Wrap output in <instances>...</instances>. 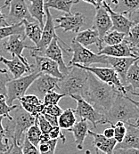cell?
I'll list each match as a JSON object with an SVG mask.
<instances>
[{"mask_svg":"<svg viewBox=\"0 0 139 154\" xmlns=\"http://www.w3.org/2000/svg\"><path fill=\"white\" fill-rule=\"evenodd\" d=\"M118 93L119 92L113 87L102 82L88 71V92L85 100L98 112L105 115L111 109Z\"/></svg>","mask_w":139,"mask_h":154,"instance_id":"6da1fadb","label":"cell"},{"mask_svg":"<svg viewBox=\"0 0 139 154\" xmlns=\"http://www.w3.org/2000/svg\"><path fill=\"white\" fill-rule=\"evenodd\" d=\"M10 119L4 118L3 126L10 139L22 145L27 130L36 123V117L27 112L18 104L10 112Z\"/></svg>","mask_w":139,"mask_h":154,"instance_id":"7a4b0ae2","label":"cell"},{"mask_svg":"<svg viewBox=\"0 0 139 154\" xmlns=\"http://www.w3.org/2000/svg\"><path fill=\"white\" fill-rule=\"evenodd\" d=\"M88 71L79 67L70 66L69 73L58 82V93L65 95H79L85 99L88 92Z\"/></svg>","mask_w":139,"mask_h":154,"instance_id":"3957f363","label":"cell"},{"mask_svg":"<svg viewBox=\"0 0 139 154\" xmlns=\"http://www.w3.org/2000/svg\"><path fill=\"white\" fill-rule=\"evenodd\" d=\"M104 116V124H115L118 121L127 122L130 119H137L139 110L126 96L121 93H118L113 103Z\"/></svg>","mask_w":139,"mask_h":154,"instance_id":"277c9868","label":"cell"},{"mask_svg":"<svg viewBox=\"0 0 139 154\" xmlns=\"http://www.w3.org/2000/svg\"><path fill=\"white\" fill-rule=\"evenodd\" d=\"M69 53H72V55L68 66H71L75 63L84 66H92L94 63L108 64L105 55L94 54L88 47L78 43L74 38H72L70 45L68 54Z\"/></svg>","mask_w":139,"mask_h":154,"instance_id":"5b68a950","label":"cell"},{"mask_svg":"<svg viewBox=\"0 0 139 154\" xmlns=\"http://www.w3.org/2000/svg\"><path fill=\"white\" fill-rule=\"evenodd\" d=\"M41 74V72L38 70H34L31 73H29L26 76H23L18 79H11L7 85V94H6V103L8 105H14V102L15 100L20 99L24 94H26L27 91L33 83V81Z\"/></svg>","mask_w":139,"mask_h":154,"instance_id":"8992f818","label":"cell"},{"mask_svg":"<svg viewBox=\"0 0 139 154\" xmlns=\"http://www.w3.org/2000/svg\"><path fill=\"white\" fill-rule=\"evenodd\" d=\"M71 66H77L91 72L99 80L104 82L115 88L116 90L123 94H128L126 88L122 85L118 74L111 67H96V66H84L80 64H72Z\"/></svg>","mask_w":139,"mask_h":154,"instance_id":"52a82bcc","label":"cell"},{"mask_svg":"<svg viewBox=\"0 0 139 154\" xmlns=\"http://www.w3.org/2000/svg\"><path fill=\"white\" fill-rule=\"evenodd\" d=\"M6 6H8V14L5 16V19L9 25L17 24L23 21H35L29 12L26 0H6L1 8L3 9Z\"/></svg>","mask_w":139,"mask_h":154,"instance_id":"ba28073f","label":"cell"},{"mask_svg":"<svg viewBox=\"0 0 139 154\" xmlns=\"http://www.w3.org/2000/svg\"><path fill=\"white\" fill-rule=\"evenodd\" d=\"M70 97L75 100V102L77 103V107L74 111L75 114H77L80 118V119H85L91 122L94 128H96L98 124H104L103 114L98 112L83 97L79 95H70Z\"/></svg>","mask_w":139,"mask_h":154,"instance_id":"9c48e42d","label":"cell"},{"mask_svg":"<svg viewBox=\"0 0 139 154\" xmlns=\"http://www.w3.org/2000/svg\"><path fill=\"white\" fill-rule=\"evenodd\" d=\"M45 14H46V22L43 26L42 30V36L39 43L35 46H29L30 54H39L41 55L44 50L46 48V46L50 44L52 39L55 37H57L55 32V25L54 21L53 19V16L50 13V10L48 7L45 6Z\"/></svg>","mask_w":139,"mask_h":154,"instance_id":"30bf717a","label":"cell"},{"mask_svg":"<svg viewBox=\"0 0 139 154\" xmlns=\"http://www.w3.org/2000/svg\"><path fill=\"white\" fill-rule=\"evenodd\" d=\"M58 41H60L63 45H66V44L57 36L55 38H54L52 39V41L50 42V44L46 46V48L44 50V52L42 53L41 55L46 56L50 59H52L53 61H54L58 65L60 71L63 73V76L67 75L69 73L70 66H67L63 61V48L61 47V45H59Z\"/></svg>","mask_w":139,"mask_h":154,"instance_id":"8fae6325","label":"cell"},{"mask_svg":"<svg viewBox=\"0 0 139 154\" xmlns=\"http://www.w3.org/2000/svg\"><path fill=\"white\" fill-rule=\"evenodd\" d=\"M60 79L52 77L47 74L41 73L31 84L29 90L32 94L37 95L39 99H43L44 95L50 91H54L57 88Z\"/></svg>","mask_w":139,"mask_h":154,"instance_id":"7c38bea8","label":"cell"},{"mask_svg":"<svg viewBox=\"0 0 139 154\" xmlns=\"http://www.w3.org/2000/svg\"><path fill=\"white\" fill-rule=\"evenodd\" d=\"M55 22L58 24L55 26L56 29H63L64 32L72 31L78 33L79 29L85 25L86 16L82 13H75V14H66L63 16L57 17Z\"/></svg>","mask_w":139,"mask_h":154,"instance_id":"4fadbf2b","label":"cell"},{"mask_svg":"<svg viewBox=\"0 0 139 154\" xmlns=\"http://www.w3.org/2000/svg\"><path fill=\"white\" fill-rule=\"evenodd\" d=\"M25 37H23L22 35H13L10 36L9 38H7V39L5 41L3 42L2 46L4 51L8 52L9 54H11L12 57L14 56H17L19 59H21L24 63L29 64L28 60L23 56V52L25 48L29 49V45H26L24 43L25 40Z\"/></svg>","mask_w":139,"mask_h":154,"instance_id":"5bb4252c","label":"cell"},{"mask_svg":"<svg viewBox=\"0 0 139 154\" xmlns=\"http://www.w3.org/2000/svg\"><path fill=\"white\" fill-rule=\"evenodd\" d=\"M106 56V55H105ZM107 63L110 64L112 68L116 71L118 74L122 85L127 88V82H126V76L127 72L130 66L139 59V57H112V56H106Z\"/></svg>","mask_w":139,"mask_h":154,"instance_id":"9a60e30c","label":"cell"},{"mask_svg":"<svg viewBox=\"0 0 139 154\" xmlns=\"http://www.w3.org/2000/svg\"><path fill=\"white\" fill-rule=\"evenodd\" d=\"M93 28L97 30L102 43L104 35L113 29V22L111 20V17L103 5H100L95 8V14L93 22Z\"/></svg>","mask_w":139,"mask_h":154,"instance_id":"2e32d148","label":"cell"},{"mask_svg":"<svg viewBox=\"0 0 139 154\" xmlns=\"http://www.w3.org/2000/svg\"><path fill=\"white\" fill-rule=\"evenodd\" d=\"M33 58H35V69L43 73L47 74L52 77L57 78V79H63V75L60 71L59 65L53 61L52 59L44 56V55H39V54H33L31 55Z\"/></svg>","mask_w":139,"mask_h":154,"instance_id":"e0dca14e","label":"cell"},{"mask_svg":"<svg viewBox=\"0 0 139 154\" xmlns=\"http://www.w3.org/2000/svg\"><path fill=\"white\" fill-rule=\"evenodd\" d=\"M103 6L108 12V14H109V15L111 17V20H112V22H113V29L128 35L131 26L133 25L132 22H130V20L128 18V16L121 14V13L115 12L110 6V5H108L106 3V1L103 2Z\"/></svg>","mask_w":139,"mask_h":154,"instance_id":"ac0fdd59","label":"cell"},{"mask_svg":"<svg viewBox=\"0 0 139 154\" xmlns=\"http://www.w3.org/2000/svg\"><path fill=\"white\" fill-rule=\"evenodd\" d=\"M127 125V132L123 141L117 143L114 151L127 150V149H138L139 150V128L129 121L125 122Z\"/></svg>","mask_w":139,"mask_h":154,"instance_id":"d6986e66","label":"cell"},{"mask_svg":"<svg viewBox=\"0 0 139 154\" xmlns=\"http://www.w3.org/2000/svg\"><path fill=\"white\" fill-rule=\"evenodd\" d=\"M0 63H4L7 67L8 70L13 75L14 79H18L23 77L26 73H31L33 72V69L35 65H29L24 63L21 59H19L17 56H14L11 60H8L3 56H0Z\"/></svg>","mask_w":139,"mask_h":154,"instance_id":"ffe728a7","label":"cell"},{"mask_svg":"<svg viewBox=\"0 0 139 154\" xmlns=\"http://www.w3.org/2000/svg\"><path fill=\"white\" fill-rule=\"evenodd\" d=\"M98 54L112 57H137L131 46L125 40L113 45H105L98 51Z\"/></svg>","mask_w":139,"mask_h":154,"instance_id":"44dd1931","label":"cell"},{"mask_svg":"<svg viewBox=\"0 0 139 154\" xmlns=\"http://www.w3.org/2000/svg\"><path fill=\"white\" fill-rule=\"evenodd\" d=\"M88 134L93 137V144L96 150L104 154H113L117 142L114 138H107L103 134L93 132L88 130Z\"/></svg>","mask_w":139,"mask_h":154,"instance_id":"7402d4cb","label":"cell"},{"mask_svg":"<svg viewBox=\"0 0 139 154\" xmlns=\"http://www.w3.org/2000/svg\"><path fill=\"white\" fill-rule=\"evenodd\" d=\"M74 39L85 47H88V45H91L93 44L97 45L99 50H101L103 47V43L99 38L97 30L94 28L85 29L80 32L79 31L76 37L74 38Z\"/></svg>","mask_w":139,"mask_h":154,"instance_id":"603a6c76","label":"cell"},{"mask_svg":"<svg viewBox=\"0 0 139 154\" xmlns=\"http://www.w3.org/2000/svg\"><path fill=\"white\" fill-rule=\"evenodd\" d=\"M88 130H89L88 124V121L85 119H80L79 121H77L72 128L68 129L69 132L73 134L75 144L79 151H81L83 149L84 142L88 134Z\"/></svg>","mask_w":139,"mask_h":154,"instance_id":"cb8c5ba5","label":"cell"},{"mask_svg":"<svg viewBox=\"0 0 139 154\" xmlns=\"http://www.w3.org/2000/svg\"><path fill=\"white\" fill-rule=\"evenodd\" d=\"M27 5L31 17L40 24L41 27L44 26L45 6L44 0H27Z\"/></svg>","mask_w":139,"mask_h":154,"instance_id":"d4e9b609","label":"cell"},{"mask_svg":"<svg viewBox=\"0 0 139 154\" xmlns=\"http://www.w3.org/2000/svg\"><path fill=\"white\" fill-rule=\"evenodd\" d=\"M23 26H24V35L26 38H29L35 45L39 43L42 36V30L43 27L40 26V24L38 22H28L23 21Z\"/></svg>","mask_w":139,"mask_h":154,"instance_id":"484cf974","label":"cell"},{"mask_svg":"<svg viewBox=\"0 0 139 154\" xmlns=\"http://www.w3.org/2000/svg\"><path fill=\"white\" fill-rule=\"evenodd\" d=\"M126 82L128 85V87L125 88L127 93L129 90L136 91L139 89V59L128 69L126 76Z\"/></svg>","mask_w":139,"mask_h":154,"instance_id":"4316f807","label":"cell"},{"mask_svg":"<svg viewBox=\"0 0 139 154\" xmlns=\"http://www.w3.org/2000/svg\"><path fill=\"white\" fill-rule=\"evenodd\" d=\"M79 0H46L44 3V6L56 9L65 14H71L70 9L73 5L78 4Z\"/></svg>","mask_w":139,"mask_h":154,"instance_id":"83f0119b","label":"cell"},{"mask_svg":"<svg viewBox=\"0 0 139 154\" xmlns=\"http://www.w3.org/2000/svg\"><path fill=\"white\" fill-rule=\"evenodd\" d=\"M77 119L75 111L70 108L63 110L62 114L58 117V127L61 129L68 130L75 125Z\"/></svg>","mask_w":139,"mask_h":154,"instance_id":"f1b7e54d","label":"cell"},{"mask_svg":"<svg viewBox=\"0 0 139 154\" xmlns=\"http://www.w3.org/2000/svg\"><path fill=\"white\" fill-rule=\"evenodd\" d=\"M13 35H22L23 37H25L23 22L17 24H12V25H6L4 27H1L0 28V43L3 39L7 38Z\"/></svg>","mask_w":139,"mask_h":154,"instance_id":"f546056e","label":"cell"},{"mask_svg":"<svg viewBox=\"0 0 139 154\" xmlns=\"http://www.w3.org/2000/svg\"><path fill=\"white\" fill-rule=\"evenodd\" d=\"M118 4L115 5V12L121 13L125 15L134 12L139 8V0H117Z\"/></svg>","mask_w":139,"mask_h":154,"instance_id":"4dcf8cb0","label":"cell"},{"mask_svg":"<svg viewBox=\"0 0 139 154\" xmlns=\"http://www.w3.org/2000/svg\"><path fill=\"white\" fill-rule=\"evenodd\" d=\"M126 36H127L126 34L122 32H119L114 29L112 31L110 30L103 38V45L106 44V45H113L119 44L124 40Z\"/></svg>","mask_w":139,"mask_h":154,"instance_id":"1f68e13d","label":"cell"},{"mask_svg":"<svg viewBox=\"0 0 139 154\" xmlns=\"http://www.w3.org/2000/svg\"><path fill=\"white\" fill-rule=\"evenodd\" d=\"M42 134L41 130L39 129L38 124H37V120H36V123L34 125H32L25 134V137L33 144L35 145L36 147L39 146V141H40V136Z\"/></svg>","mask_w":139,"mask_h":154,"instance_id":"d6a6232c","label":"cell"},{"mask_svg":"<svg viewBox=\"0 0 139 154\" xmlns=\"http://www.w3.org/2000/svg\"><path fill=\"white\" fill-rule=\"evenodd\" d=\"M3 119L4 117L0 116V152H7L10 149L12 140L3 126Z\"/></svg>","mask_w":139,"mask_h":154,"instance_id":"836d02e7","label":"cell"},{"mask_svg":"<svg viewBox=\"0 0 139 154\" xmlns=\"http://www.w3.org/2000/svg\"><path fill=\"white\" fill-rule=\"evenodd\" d=\"M124 40L130 46H136L139 45V23L133 24L131 26Z\"/></svg>","mask_w":139,"mask_h":154,"instance_id":"e575fe53","label":"cell"},{"mask_svg":"<svg viewBox=\"0 0 139 154\" xmlns=\"http://www.w3.org/2000/svg\"><path fill=\"white\" fill-rule=\"evenodd\" d=\"M66 95L63 94H60L58 92H56L55 90L54 91H50L48 93H46L44 95L42 102L44 106H47V105H55L58 104V103L60 102V100L63 97H65Z\"/></svg>","mask_w":139,"mask_h":154,"instance_id":"d590c367","label":"cell"},{"mask_svg":"<svg viewBox=\"0 0 139 154\" xmlns=\"http://www.w3.org/2000/svg\"><path fill=\"white\" fill-rule=\"evenodd\" d=\"M111 127L114 129V139L117 143H119L123 141L125 134L127 132V127L125 126V123L122 121H118L115 124H112Z\"/></svg>","mask_w":139,"mask_h":154,"instance_id":"8d00e7d4","label":"cell"},{"mask_svg":"<svg viewBox=\"0 0 139 154\" xmlns=\"http://www.w3.org/2000/svg\"><path fill=\"white\" fill-rule=\"evenodd\" d=\"M58 139H51L46 143L39 144V151L40 154H54L57 146Z\"/></svg>","mask_w":139,"mask_h":154,"instance_id":"74e56055","label":"cell"},{"mask_svg":"<svg viewBox=\"0 0 139 154\" xmlns=\"http://www.w3.org/2000/svg\"><path fill=\"white\" fill-rule=\"evenodd\" d=\"M16 106H17V104H14L12 106L8 105L6 103V96L0 95V116H3L4 118L10 119H11L10 112Z\"/></svg>","mask_w":139,"mask_h":154,"instance_id":"f35d334b","label":"cell"},{"mask_svg":"<svg viewBox=\"0 0 139 154\" xmlns=\"http://www.w3.org/2000/svg\"><path fill=\"white\" fill-rule=\"evenodd\" d=\"M10 80L11 79L7 73V70L0 69V95L6 96V94H7L6 85Z\"/></svg>","mask_w":139,"mask_h":154,"instance_id":"ab89813d","label":"cell"},{"mask_svg":"<svg viewBox=\"0 0 139 154\" xmlns=\"http://www.w3.org/2000/svg\"><path fill=\"white\" fill-rule=\"evenodd\" d=\"M36 120H37V124H38L39 129L41 130L42 134H48L51 131L53 126L46 120L43 114H39L36 118Z\"/></svg>","mask_w":139,"mask_h":154,"instance_id":"60d3db41","label":"cell"},{"mask_svg":"<svg viewBox=\"0 0 139 154\" xmlns=\"http://www.w3.org/2000/svg\"><path fill=\"white\" fill-rule=\"evenodd\" d=\"M20 102L23 103H26L29 104H32V105H36V106H42L43 102L41 99H39L37 95L32 94H24L23 96H22L20 99H18Z\"/></svg>","mask_w":139,"mask_h":154,"instance_id":"b9f144b4","label":"cell"},{"mask_svg":"<svg viewBox=\"0 0 139 154\" xmlns=\"http://www.w3.org/2000/svg\"><path fill=\"white\" fill-rule=\"evenodd\" d=\"M21 146H22L23 154H40L39 148L33 145L26 137H24V140Z\"/></svg>","mask_w":139,"mask_h":154,"instance_id":"7bdbcfd3","label":"cell"},{"mask_svg":"<svg viewBox=\"0 0 139 154\" xmlns=\"http://www.w3.org/2000/svg\"><path fill=\"white\" fill-rule=\"evenodd\" d=\"M63 110L58 105H47L44 107V110L42 111V114H48V115H52V116H55V117H59Z\"/></svg>","mask_w":139,"mask_h":154,"instance_id":"ee69618b","label":"cell"},{"mask_svg":"<svg viewBox=\"0 0 139 154\" xmlns=\"http://www.w3.org/2000/svg\"><path fill=\"white\" fill-rule=\"evenodd\" d=\"M62 129L58 127V126H55V127H53L51 131L48 133L49 136L51 139H61L63 143H66V138L65 136L63 134V133L61 131Z\"/></svg>","mask_w":139,"mask_h":154,"instance_id":"f6af8a7d","label":"cell"},{"mask_svg":"<svg viewBox=\"0 0 139 154\" xmlns=\"http://www.w3.org/2000/svg\"><path fill=\"white\" fill-rule=\"evenodd\" d=\"M9 154H23L22 146L19 145L14 140H12V143L9 149Z\"/></svg>","mask_w":139,"mask_h":154,"instance_id":"bcb514c9","label":"cell"},{"mask_svg":"<svg viewBox=\"0 0 139 154\" xmlns=\"http://www.w3.org/2000/svg\"><path fill=\"white\" fill-rule=\"evenodd\" d=\"M128 18L130 20V22H132L133 24H136V23H139V8L135 10L134 12L128 14Z\"/></svg>","mask_w":139,"mask_h":154,"instance_id":"7dc6e473","label":"cell"},{"mask_svg":"<svg viewBox=\"0 0 139 154\" xmlns=\"http://www.w3.org/2000/svg\"><path fill=\"white\" fill-rule=\"evenodd\" d=\"M44 117L46 118V119L53 126V127H55V126H58V117H55V116H52V115H48V114H43Z\"/></svg>","mask_w":139,"mask_h":154,"instance_id":"c3c4849f","label":"cell"},{"mask_svg":"<svg viewBox=\"0 0 139 154\" xmlns=\"http://www.w3.org/2000/svg\"><path fill=\"white\" fill-rule=\"evenodd\" d=\"M103 134L105 137L109 138V139L113 138V137H114V129H113L112 127H111V128H108L104 129V131H103Z\"/></svg>","mask_w":139,"mask_h":154,"instance_id":"681fc988","label":"cell"},{"mask_svg":"<svg viewBox=\"0 0 139 154\" xmlns=\"http://www.w3.org/2000/svg\"><path fill=\"white\" fill-rule=\"evenodd\" d=\"M83 1H84V2H86V3L91 4V5H93L96 8V7H98V6L102 5L103 2V1H105V0H83Z\"/></svg>","mask_w":139,"mask_h":154,"instance_id":"f907efd6","label":"cell"},{"mask_svg":"<svg viewBox=\"0 0 139 154\" xmlns=\"http://www.w3.org/2000/svg\"><path fill=\"white\" fill-rule=\"evenodd\" d=\"M125 96H126V97H127V98H128V100H129V101H130L134 105H136V106H137V108L139 110V101H135V100H133L132 98H130V97H129V95H128V94H125ZM135 125H136L137 127H139V118L137 119V122H136V124H135Z\"/></svg>","mask_w":139,"mask_h":154,"instance_id":"816d5d0a","label":"cell"},{"mask_svg":"<svg viewBox=\"0 0 139 154\" xmlns=\"http://www.w3.org/2000/svg\"><path fill=\"white\" fill-rule=\"evenodd\" d=\"M1 7H0V28L1 27H4V26H6V25H9L7 22H6V19H5V16L3 14L2 11H1Z\"/></svg>","mask_w":139,"mask_h":154,"instance_id":"f5cc1de1","label":"cell"},{"mask_svg":"<svg viewBox=\"0 0 139 154\" xmlns=\"http://www.w3.org/2000/svg\"><path fill=\"white\" fill-rule=\"evenodd\" d=\"M122 151L121 154H139L138 149H127V150H119Z\"/></svg>","mask_w":139,"mask_h":154,"instance_id":"db71d44e","label":"cell"},{"mask_svg":"<svg viewBox=\"0 0 139 154\" xmlns=\"http://www.w3.org/2000/svg\"><path fill=\"white\" fill-rule=\"evenodd\" d=\"M49 140H51V138H50V136H49L48 134H42L41 136H40L39 143H46V142H48Z\"/></svg>","mask_w":139,"mask_h":154,"instance_id":"11a10c76","label":"cell"},{"mask_svg":"<svg viewBox=\"0 0 139 154\" xmlns=\"http://www.w3.org/2000/svg\"><path fill=\"white\" fill-rule=\"evenodd\" d=\"M131 48H132L134 54H135L137 57H139V45H136V46H131Z\"/></svg>","mask_w":139,"mask_h":154,"instance_id":"9f6ffc18","label":"cell"},{"mask_svg":"<svg viewBox=\"0 0 139 154\" xmlns=\"http://www.w3.org/2000/svg\"><path fill=\"white\" fill-rule=\"evenodd\" d=\"M128 94H131L136 95V96H139V93H137V92H135V91H131V90H129V91L128 92Z\"/></svg>","mask_w":139,"mask_h":154,"instance_id":"6f0895ef","label":"cell"},{"mask_svg":"<svg viewBox=\"0 0 139 154\" xmlns=\"http://www.w3.org/2000/svg\"><path fill=\"white\" fill-rule=\"evenodd\" d=\"M85 154H91V152H90V151H88H88L86 152V153H85ZM95 154H99V151H98V150H96V152H95Z\"/></svg>","mask_w":139,"mask_h":154,"instance_id":"680465c9","label":"cell"},{"mask_svg":"<svg viewBox=\"0 0 139 154\" xmlns=\"http://www.w3.org/2000/svg\"><path fill=\"white\" fill-rule=\"evenodd\" d=\"M0 154H9V150L7 152H0Z\"/></svg>","mask_w":139,"mask_h":154,"instance_id":"91938a15","label":"cell"},{"mask_svg":"<svg viewBox=\"0 0 139 154\" xmlns=\"http://www.w3.org/2000/svg\"><path fill=\"white\" fill-rule=\"evenodd\" d=\"M111 1H112V2H113V4H114L115 5L118 4V1H117V0H111Z\"/></svg>","mask_w":139,"mask_h":154,"instance_id":"94428289","label":"cell"},{"mask_svg":"<svg viewBox=\"0 0 139 154\" xmlns=\"http://www.w3.org/2000/svg\"><path fill=\"white\" fill-rule=\"evenodd\" d=\"M0 56H1V55H0Z\"/></svg>","mask_w":139,"mask_h":154,"instance_id":"6125c7cd","label":"cell"},{"mask_svg":"<svg viewBox=\"0 0 139 154\" xmlns=\"http://www.w3.org/2000/svg\"><path fill=\"white\" fill-rule=\"evenodd\" d=\"M113 154H114V153H113Z\"/></svg>","mask_w":139,"mask_h":154,"instance_id":"be15d7a7","label":"cell"},{"mask_svg":"<svg viewBox=\"0 0 139 154\" xmlns=\"http://www.w3.org/2000/svg\"><path fill=\"white\" fill-rule=\"evenodd\" d=\"M138 128H139V127H138Z\"/></svg>","mask_w":139,"mask_h":154,"instance_id":"e7e4bbea","label":"cell"}]
</instances>
